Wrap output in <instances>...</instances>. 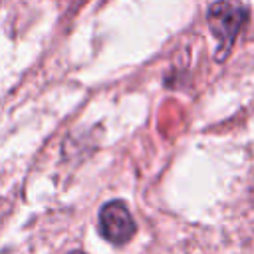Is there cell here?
Returning a JSON list of instances; mask_svg holds the SVG:
<instances>
[{
  "instance_id": "cell-1",
  "label": "cell",
  "mask_w": 254,
  "mask_h": 254,
  "mask_svg": "<svg viewBox=\"0 0 254 254\" xmlns=\"http://www.w3.org/2000/svg\"><path fill=\"white\" fill-rule=\"evenodd\" d=\"M248 20V10L236 0H216L206 10V24L218 42L216 62H224Z\"/></svg>"
},
{
  "instance_id": "cell-2",
  "label": "cell",
  "mask_w": 254,
  "mask_h": 254,
  "mask_svg": "<svg viewBox=\"0 0 254 254\" xmlns=\"http://www.w3.org/2000/svg\"><path fill=\"white\" fill-rule=\"evenodd\" d=\"M137 230V224L123 200H109L99 210V232L111 244H125Z\"/></svg>"
},
{
  "instance_id": "cell-3",
  "label": "cell",
  "mask_w": 254,
  "mask_h": 254,
  "mask_svg": "<svg viewBox=\"0 0 254 254\" xmlns=\"http://www.w3.org/2000/svg\"><path fill=\"white\" fill-rule=\"evenodd\" d=\"M69 254H83V252H79V250H75V252H69Z\"/></svg>"
}]
</instances>
